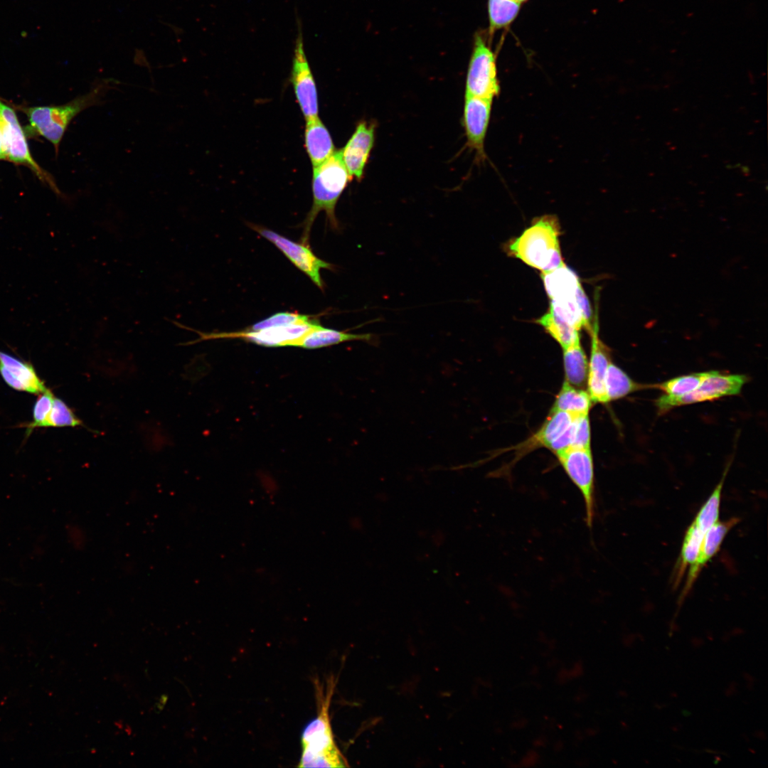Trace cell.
Segmentation results:
<instances>
[{
  "instance_id": "obj_1",
  "label": "cell",
  "mask_w": 768,
  "mask_h": 768,
  "mask_svg": "<svg viewBox=\"0 0 768 768\" xmlns=\"http://www.w3.org/2000/svg\"><path fill=\"white\" fill-rule=\"evenodd\" d=\"M317 714L302 732L299 767H345L348 763L338 748L331 729L329 708L336 681L329 677L325 685L314 681Z\"/></svg>"
},
{
  "instance_id": "obj_2",
  "label": "cell",
  "mask_w": 768,
  "mask_h": 768,
  "mask_svg": "<svg viewBox=\"0 0 768 768\" xmlns=\"http://www.w3.org/2000/svg\"><path fill=\"white\" fill-rule=\"evenodd\" d=\"M114 80H105L92 87L87 93L60 105L17 106L28 119L32 134L51 143L58 153L61 140L72 120L83 110L102 103V99L114 87Z\"/></svg>"
},
{
  "instance_id": "obj_3",
  "label": "cell",
  "mask_w": 768,
  "mask_h": 768,
  "mask_svg": "<svg viewBox=\"0 0 768 768\" xmlns=\"http://www.w3.org/2000/svg\"><path fill=\"white\" fill-rule=\"evenodd\" d=\"M560 234L557 216L548 214L538 217L520 236L510 241L508 252L542 272L550 271L564 264Z\"/></svg>"
},
{
  "instance_id": "obj_4",
  "label": "cell",
  "mask_w": 768,
  "mask_h": 768,
  "mask_svg": "<svg viewBox=\"0 0 768 768\" xmlns=\"http://www.w3.org/2000/svg\"><path fill=\"white\" fill-rule=\"evenodd\" d=\"M352 178L343 161L341 151H336L324 162L313 168V203L303 223L302 243L309 245L311 226L321 211H324L331 228H339L336 217V203Z\"/></svg>"
},
{
  "instance_id": "obj_5",
  "label": "cell",
  "mask_w": 768,
  "mask_h": 768,
  "mask_svg": "<svg viewBox=\"0 0 768 768\" xmlns=\"http://www.w3.org/2000/svg\"><path fill=\"white\" fill-rule=\"evenodd\" d=\"M0 136L6 161L28 168L37 178L55 193L61 195L52 176L34 159L26 135L11 103L0 97Z\"/></svg>"
},
{
  "instance_id": "obj_6",
  "label": "cell",
  "mask_w": 768,
  "mask_h": 768,
  "mask_svg": "<svg viewBox=\"0 0 768 768\" xmlns=\"http://www.w3.org/2000/svg\"><path fill=\"white\" fill-rule=\"evenodd\" d=\"M319 324L316 319L307 316L299 321L271 325L259 329H247L235 332L203 333L184 325L183 329L196 332L200 338L182 345H191L196 342L215 338H241L249 342L267 347L297 346L303 337Z\"/></svg>"
},
{
  "instance_id": "obj_7",
  "label": "cell",
  "mask_w": 768,
  "mask_h": 768,
  "mask_svg": "<svg viewBox=\"0 0 768 768\" xmlns=\"http://www.w3.org/2000/svg\"><path fill=\"white\" fill-rule=\"evenodd\" d=\"M474 40L466 78L465 96L494 100L501 92L496 57L483 34L476 33Z\"/></svg>"
},
{
  "instance_id": "obj_8",
  "label": "cell",
  "mask_w": 768,
  "mask_h": 768,
  "mask_svg": "<svg viewBox=\"0 0 768 768\" xmlns=\"http://www.w3.org/2000/svg\"><path fill=\"white\" fill-rule=\"evenodd\" d=\"M747 380L745 375L708 371L703 383L694 390L681 396L663 394L656 400V406L660 413H664L675 407L735 395L740 393Z\"/></svg>"
},
{
  "instance_id": "obj_9",
  "label": "cell",
  "mask_w": 768,
  "mask_h": 768,
  "mask_svg": "<svg viewBox=\"0 0 768 768\" xmlns=\"http://www.w3.org/2000/svg\"><path fill=\"white\" fill-rule=\"evenodd\" d=\"M555 456L582 496L585 522L591 529L595 514L594 471L591 449L570 447Z\"/></svg>"
},
{
  "instance_id": "obj_10",
  "label": "cell",
  "mask_w": 768,
  "mask_h": 768,
  "mask_svg": "<svg viewBox=\"0 0 768 768\" xmlns=\"http://www.w3.org/2000/svg\"><path fill=\"white\" fill-rule=\"evenodd\" d=\"M575 417L564 411L550 410L538 430L516 447V455L518 457L540 447L547 448L556 454L570 447Z\"/></svg>"
},
{
  "instance_id": "obj_11",
  "label": "cell",
  "mask_w": 768,
  "mask_h": 768,
  "mask_svg": "<svg viewBox=\"0 0 768 768\" xmlns=\"http://www.w3.org/2000/svg\"><path fill=\"white\" fill-rule=\"evenodd\" d=\"M304 46L302 33L299 27L294 50L290 81L297 101L306 121L319 117V106L316 82Z\"/></svg>"
},
{
  "instance_id": "obj_12",
  "label": "cell",
  "mask_w": 768,
  "mask_h": 768,
  "mask_svg": "<svg viewBox=\"0 0 768 768\" xmlns=\"http://www.w3.org/2000/svg\"><path fill=\"white\" fill-rule=\"evenodd\" d=\"M260 235L273 243L284 255L321 289L324 290L321 269L333 270L334 266L316 256L309 245L297 243L264 227L249 224Z\"/></svg>"
},
{
  "instance_id": "obj_13",
  "label": "cell",
  "mask_w": 768,
  "mask_h": 768,
  "mask_svg": "<svg viewBox=\"0 0 768 768\" xmlns=\"http://www.w3.org/2000/svg\"><path fill=\"white\" fill-rule=\"evenodd\" d=\"M493 100L465 96L463 122L466 145L475 152L477 163L486 159L484 144L488 131Z\"/></svg>"
},
{
  "instance_id": "obj_14",
  "label": "cell",
  "mask_w": 768,
  "mask_h": 768,
  "mask_svg": "<svg viewBox=\"0 0 768 768\" xmlns=\"http://www.w3.org/2000/svg\"><path fill=\"white\" fill-rule=\"evenodd\" d=\"M598 319L597 311L592 323L591 335V352L588 361V374L587 391L593 402L606 404L608 402L605 391V376L607 368L612 362L607 347L602 343L598 335Z\"/></svg>"
},
{
  "instance_id": "obj_15",
  "label": "cell",
  "mask_w": 768,
  "mask_h": 768,
  "mask_svg": "<svg viewBox=\"0 0 768 768\" xmlns=\"http://www.w3.org/2000/svg\"><path fill=\"white\" fill-rule=\"evenodd\" d=\"M375 126L360 122L345 146L340 149L344 165L351 178L360 180L375 140Z\"/></svg>"
},
{
  "instance_id": "obj_16",
  "label": "cell",
  "mask_w": 768,
  "mask_h": 768,
  "mask_svg": "<svg viewBox=\"0 0 768 768\" xmlns=\"http://www.w3.org/2000/svg\"><path fill=\"white\" fill-rule=\"evenodd\" d=\"M738 518H731L725 521H718L705 533L698 555L695 562L688 567V572L681 598L683 599L692 588L701 570L718 552L728 532L738 523Z\"/></svg>"
},
{
  "instance_id": "obj_17",
  "label": "cell",
  "mask_w": 768,
  "mask_h": 768,
  "mask_svg": "<svg viewBox=\"0 0 768 768\" xmlns=\"http://www.w3.org/2000/svg\"><path fill=\"white\" fill-rule=\"evenodd\" d=\"M0 374L11 388L32 394H42L48 388L33 365L0 351Z\"/></svg>"
},
{
  "instance_id": "obj_18",
  "label": "cell",
  "mask_w": 768,
  "mask_h": 768,
  "mask_svg": "<svg viewBox=\"0 0 768 768\" xmlns=\"http://www.w3.org/2000/svg\"><path fill=\"white\" fill-rule=\"evenodd\" d=\"M304 142L313 168L336 151L331 134L319 117L306 121Z\"/></svg>"
},
{
  "instance_id": "obj_19",
  "label": "cell",
  "mask_w": 768,
  "mask_h": 768,
  "mask_svg": "<svg viewBox=\"0 0 768 768\" xmlns=\"http://www.w3.org/2000/svg\"><path fill=\"white\" fill-rule=\"evenodd\" d=\"M351 341L375 343V336L371 334H352L347 331H338L322 326L320 324L306 334L298 343L297 347L318 348Z\"/></svg>"
},
{
  "instance_id": "obj_20",
  "label": "cell",
  "mask_w": 768,
  "mask_h": 768,
  "mask_svg": "<svg viewBox=\"0 0 768 768\" xmlns=\"http://www.w3.org/2000/svg\"><path fill=\"white\" fill-rule=\"evenodd\" d=\"M541 278L550 299L574 297L581 285L577 275L565 263L554 270L542 272Z\"/></svg>"
},
{
  "instance_id": "obj_21",
  "label": "cell",
  "mask_w": 768,
  "mask_h": 768,
  "mask_svg": "<svg viewBox=\"0 0 768 768\" xmlns=\"http://www.w3.org/2000/svg\"><path fill=\"white\" fill-rule=\"evenodd\" d=\"M562 351L564 381L574 387L585 389L587 387L588 361L580 341Z\"/></svg>"
},
{
  "instance_id": "obj_22",
  "label": "cell",
  "mask_w": 768,
  "mask_h": 768,
  "mask_svg": "<svg viewBox=\"0 0 768 768\" xmlns=\"http://www.w3.org/2000/svg\"><path fill=\"white\" fill-rule=\"evenodd\" d=\"M593 402L585 389L564 381L551 410L566 412L574 417L589 415Z\"/></svg>"
},
{
  "instance_id": "obj_23",
  "label": "cell",
  "mask_w": 768,
  "mask_h": 768,
  "mask_svg": "<svg viewBox=\"0 0 768 768\" xmlns=\"http://www.w3.org/2000/svg\"><path fill=\"white\" fill-rule=\"evenodd\" d=\"M705 533L693 522L688 528L683 540L680 555L673 571V582L674 586L681 582L686 570L695 562Z\"/></svg>"
},
{
  "instance_id": "obj_24",
  "label": "cell",
  "mask_w": 768,
  "mask_h": 768,
  "mask_svg": "<svg viewBox=\"0 0 768 768\" xmlns=\"http://www.w3.org/2000/svg\"><path fill=\"white\" fill-rule=\"evenodd\" d=\"M604 385L608 402L648 387L633 380L622 368L612 362L607 370Z\"/></svg>"
},
{
  "instance_id": "obj_25",
  "label": "cell",
  "mask_w": 768,
  "mask_h": 768,
  "mask_svg": "<svg viewBox=\"0 0 768 768\" xmlns=\"http://www.w3.org/2000/svg\"><path fill=\"white\" fill-rule=\"evenodd\" d=\"M521 6L515 0H488L489 35L508 27L517 18Z\"/></svg>"
},
{
  "instance_id": "obj_26",
  "label": "cell",
  "mask_w": 768,
  "mask_h": 768,
  "mask_svg": "<svg viewBox=\"0 0 768 768\" xmlns=\"http://www.w3.org/2000/svg\"><path fill=\"white\" fill-rule=\"evenodd\" d=\"M536 322L544 328L562 349L580 341L578 330L559 319L549 310Z\"/></svg>"
},
{
  "instance_id": "obj_27",
  "label": "cell",
  "mask_w": 768,
  "mask_h": 768,
  "mask_svg": "<svg viewBox=\"0 0 768 768\" xmlns=\"http://www.w3.org/2000/svg\"><path fill=\"white\" fill-rule=\"evenodd\" d=\"M548 310L579 331L582 328L587 329L589 333L591 331L584 319L576 296L550 299Z\"/></svg>"
},
{
  "instance_id": "obj_28",
  "label": "cell",
  "mask_w": 768,
  "mask_h": 768,
  "mask_svg": "<svg viewBox=\"0 0 768 768\" xmlns=\"http://www.w3.org/2000/svg\"><path fill=\"white\" fill-rule=\"evenodd\" d=\"M708 372L696 373L676 377L656 385L666 395L681 396L696 389L708 375Z\"/></svg>"
},
{
  "instance_id": "obj_29",
  "label": "cell",
  "mask_w": 768,
  "mask_h": 768,
  "mask_svg": "<svg viewBox=\"0 0 768 768\" xmlns=\"http://www.w3.org/2000/svg\"><path fill=\"white\" fill-rule=\"evenodd\" d=\"M78 426L85 425L63 400L55 397L51 410L42 427Z\"/></svg>"
},
{
  "instance_id": "obj_30",
  "label": "cell",
  "mask_w": 768,
  "mask_h": 768,
  "mask_svg": "<svg viewBox=\"0 0 768 768\" xmlns=\"http://www.w3.org/2000/svg\"><path fill=\"white\" fill-rule=\"evenodd\" d=\"M54 398L53 393L49 389H47L37 399L33 407V421L26 426L27 437L30 435L35 428L43 427L51 410Z\"/></svg>"
},
{
  "instance_id": "obj_31",
  "label": "cell",
  "mask_w": 768,
  "mask_h": 768,
  "mask_svg": "<svg viewBox=\"0 0 768 768\" xmlns=\"http://www.w3.org/2000/svg\"><path fill=\"white\" fill-rule=\"evenodd\" d=\"M588 415L575 417L571 447L591 449V430Z\"/></svg>"
},
{
  "instance_id": "obj_32",
  "label": "cell",
  "mask_w": 768,
  "mask_h": 768,
  "mask_svg": "<svg viewBox=\"0 0 768 768\" xmlns=\"http://www.w3.org/2000/svg\"><path fill=\"white\" fill-rule=\"evenodd\" d=\"M1 160H5L6 161V157H5V154H4V148H3L1 138V136H0V161H1Z\"/></svg>"
},
{
  "instance_id": "obj_33",
  "label": "cell",
  "mask_w": 768,
  "mask_h": 768,
  "mask_svg": "<svg viewBox=\"0 0 768 768\" xmlns=\"http://www.w3.org/2000/svg\"><path fill=\"white\" fill-rule=\"evenodd\" d=\"M515 1L520 3V4H522L523 2H526V1H527L528 0H515Z\"/></svg>"
}]
</instances>
